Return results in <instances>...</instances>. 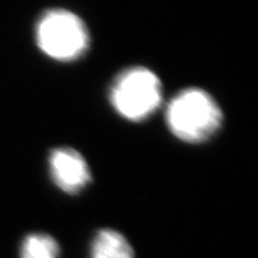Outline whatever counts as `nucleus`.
<instances>
[{
  "label": "nucleus",
  "mask_w": 258,
  "mask_h": 258,
  "mask_svg": "<svg viewBox=\"0 0 258 258\" xmlns=\"http://www.w3.org/2000/svg\"><path fill=\"white\" fill-rule=\"evenodd\" d=\"M59 245L53 237L34 233L25 237L22 244V258H59Z\"/></svg>",
  "instance_id": "nucleus-6"
},
{
  "label": "nucleus",
  "mask_w": 258,
  "mask_h": 258,
  "mask_svg": "<svg viewBox=\"0 0 258 258\" xmlns=\"http://www.w3.org/2000/svg\"><path fill=\"white\" fill-rule=\"evenodd\" d=\"M35 31L38 48L51 59H79L89 48L88 28L82 18L69 10L46 11L38 19Z\"/></svg>",
  "instance_id": "nucleus-2"
},
{
  "label": "nucleus",
  "mask_w": 258,
  "mask_h": 258,
  "mask_svg": "<svg viewBox=\"0 0 258 258\" xmlns=\"http://www.w3.org/2000/svg\"><path fill=\"white\" fill-rule=\"evenodd\" d=\"M90 258H134V251L120 232L106 228L96 234Z\"/></svg>",
  "instance_id": "nucleus-5"
},
{
  "label": "nucleus",
  "mask_w": 258,
  "mask_h": 258,
  "mask_svg": "<svg viewBox=\"0 0 258 258\" xmlns=\"http://www.w3.org/2000/svg\"><path fill=\"white\" fill-rule=\"evenodd\" d=\"M222 112L211 95L198 88L185 89L171 99L166 123L171 133L185 143L208 140L219 131Z\"/></svg>",
  "instance_id": "nucleus-1"
},
{
  "label": "nucleus",
  "mask_w": 258,
  "mask_h": 258,
  "mask_svg": "<svg viewBox=\"0 0 258 258\" xmlns=\"http://www.w3.org/2000/svg\"><path fill=\"white\" fill-rule=\"evenodd\" d=\"M109 98L115 110L124 118L143 121L161 104V83L152 71L132 67L114 80Z\"/></svg>",
  "instance_id": "nucleus-3"
},
{
  "label": "nucleus",
  "mask_w": 258,
  "mask_h": 258,
  "mask_svg": "<svg viewBox=\"0 0 258 258\" xmlns=\"http://www.w3.org/2000/svg\"><path fill=\"white\" fill-rule=\"evenodd\" d=\"M50 176L64 192L77 194L91 180V172L84 157L69 147L56 148L49 156Z\"/></svg>",
  "instance_id": "nucleus-4"
}]
</instances>
